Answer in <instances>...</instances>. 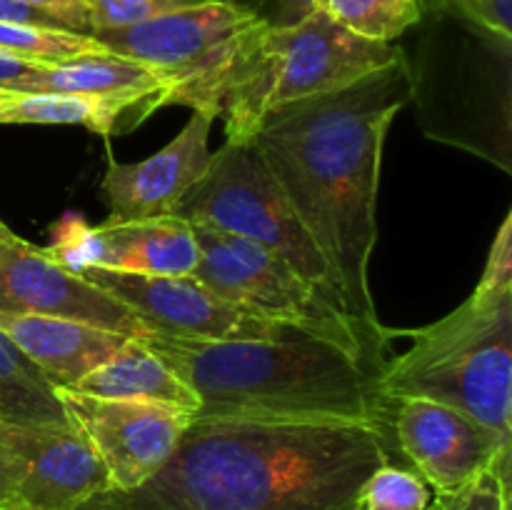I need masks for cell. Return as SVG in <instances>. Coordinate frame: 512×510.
<instances>
[{
  "label": "cell",
  "mask_w": 512,
  "mask_h": 510,
  "mask_svg": "<svg viewBox=\"0 0 512 510\" xmlns=\"http://www.w3.org/2000/svg\"><path fill=\"white\" fill-rule=\"evenodd\" d=\"M400 55L395 43L360 38L315 8L298 23L258 20L240 35L220 78L218 118L225 123V143H253L275 110L348 88Z\"/></svg>",
  "instance_id": "277c9868"
},
{
  "label": "cell",
  "mask_w": 512,
  "mask_h": 510,
  "mask_svg": "<svg viewBox=\"0 0 512 510\" xmlns=\"http://www.w3.org/2000/svg\"><path fill=\"white\" fill-rule=\"evenodd\" d=\"M200 260L198 240L185 220L168 218L128 220L93 225V265L133 275H193Z\"/></svg>",
  "instance_id": "2e32d148"
},
{
  "label": "cell",
  "mask_w": 512,
  "mask_h": 510,
  "mask_svg": "<svg viewBox=\"0 0 512 510\" xmlns=\"http://www.w3.org/2000/svg\"><path fill=\"white\" fill-rule=\"evenodd\" d=\"M13 93H58L165 108L168 80L145 65L100 50L60 65H43Z\"/></svg>",
  "instance_id": "e0dca14e"
},
{
  "label": "cell",
  "mask_w": 512,
  "mask_h": 510,
  "mask_svg": "<svg viewBox=\"0 0 512 510\" xmlns=\"http://www.w3.org/2000/svg\"><path fill=\"white\" fill-rule=\"evenodd\" d=\"M390 433L438 500L458 495L488 468L505 480L512 475V443L450 405L428 398L395 400Z\"/></svg>",
  "instance_id": "9c48e42d"
},
{
  "label": "cell",
  "mask_w": 512,
  "mask_h": 510,
  "mask_svg": "<svg viewBox=\"0 0 512 510\" xmlns=\"http://www.w3.org/2000/svg\"><path fill=\"white\" fill-rule=\"evenodd\" d=\"M148 115L153 113L143 105L120 103V100L0 90V125H83L103 138H110L123 130L138 128Z\"/></svg>",
  "instance_id": "d6986e66"
},
{
  "label": "cell",
  "mask_w": 512,
  "mask_h": 510,
  "mask_svg": "<svg viewBox=\"0 0 512 510\" xmlns=\"http://www.w3.org/2000/svg\"><path fill=\"white\" fill-rule=\"evenodd\" d=\"M0 330L48 375L55 388H73L130 340L123 333L45 315L0 313Z\"/></svg>",
  "instance_id": "9a60e30c"
},
{
  "label": "cell",
  "mask_w": 512,
  "mask_h": 510,
  "mask_svg": "<svg viewBox=\"0 0 512 510\" xmlns=\"http://www.w3.org/2000/svg\"><path fill=\"white\" fill-rule=\"evenodd\" d=\"M200 248L193 278L243 313L343 345L383 365V348L370 343L345 310L318 293L273 250L205 223H190Z\"/></svg>",
  "instance_id": "52a82bcc"
},
{
  "label": "cell",
  "mask_w": 512,
  "mask_h": 510,
  "mask_svg": "<svg viewBox=\"0 0 512 510\" xmlns=\"http://www.w3.org/2000/svg\"><path fill=\"white\" fill-rule=\"evenodd\" d=\"M213 120L193 113L183 130L165 148L140 163H118L108 158L100 200L108 208V223L168 218L180 200L213 163L210 150Z\"/></svg>",
  "instance_id": "5bb4252c"
},
{
  "label": "cell",
  "mask_w": 512,
  "mask_h": 510,
  "mask_svg": "<svg viewBox=\"0 0 512 510\" xmlns=\"http://www.w3.org/2000/svg\"><path fill=\"white\" fill-rule=\"evenodd\" d=\"M0 478L15 510H65L110 490L103 463L73 425L0 423Z\"/></svg>",
  "instance_id": "8fae6325"
},
{
  "label": "cell",
  "mask_w": 512,
  "mask_h": 510,
  "mask_svg": "<svg viewBox=\"0 0 512 510\" xmlns=\"http://www.w3.org/2000/svg\"><path fill=\"white\" fill-rule=\"evenodd\" d=\"M440 510H510V480L488 468L458 495L440 500Z\"/></svg>",
  "instance_id": "484cf974"
},
{
  "label": "cell",
  "mask_w": 512,
  "mask_h": 510,
  "mask_svg": "<svg viewBox=\"0 0 512 510\" xmlns=\"http://www.w3.org/2000/svg\"><path fill=\"white\" fill-rule=\"evenodd\" d=\"M0 50L15 58L30 60L38 65H60L80 55L105 50L93 35L70 33L58 28H40V25L0 23Z\"/></svg>",
  "instance_id": "7402d4cb"
},
{
  "label": "cell",
  "mask_w": 512,
  "mask_h": 510,
  "mask_svg": "<svg viewBox=\"0 0 512 510\" xmlns=\"http://www.w3.org/2000/svg\"><path fill=\"white\" fill-rule=\"evenodd\" d=\"M38 68H43V65L15 58V55L0 50V90H3V93H13V90H18Z\"/></svg>",
  "instance_id": "f546056e"
},
{
  "label": "cell",
  "mask_w": 512,
  "mask_h": 510,
  "mask_svg": "<svg viewBox=\"0 0 512 510\" xmlns=\"http://www.w3.org/2000/svg\"><path fill=\"white\" fill-rule=\"evenodd\" d=\"M435 490L415 473L388 460L358 490L353 510H438Z\"/></svg>",
  "instance_id": "603a6c76"
},
{
  "label": "cell",
  "mask_w": 512,
  "mask_h": 510,
  "mask_svg": "<svg viewBox=\"0 0 512 510\" xmlns=\"http://www.w3.org/2000/svg\"><path fill=\"white\" fill-rule=\"evenodd\" d=\"M0 313L78 320L128 338L150 333L128 305L15 233L0 240Z\"/></svg>",
  "instance_id": "4fadbf2b"
},
{
  "label": "cell",
  "mask_w": 512,
  "mask_h": 510,
  "mask_svg": "<svg viewBox=\"0 0 512 510\" xmlns=\"http://www.w3.org/2000/svg\"><path fill=\"white\" fill-rule=\"evenodd\" d=\"M383 333L413 340L405 353L383 360L378 393L385 403L435 400L512 443V290H473L425 328Z\"/></svg>",
  "instance_id": "5b68a950"
},
{
  "label": "cell",
  "mask_w": 512,
  "mask_h": 510,
  "mask_svg": "<svg viewBox=\"0 0 512 510\" xmlns=\"http://www.w3.org/2000/svg\"><path fill=\"white\" fill-rule=\"evenodd\" d=\"M0 23H18V25H40V28H58L68 30V25L55 15L45 13V10L33 8L20 0H0ZM73 33V30H70Z\"/></svg>",
  "instance_id": "f1b7e54d"
},
{
  "label": "cell",
  "mask_w": 512,
  "mask_h": 510,
  "mask_svg": "<svg viewBox=\"0 0 512 510\" xmlns=\"http://www.w3.org/2000/svg\"><path fill=\"white\" fill-rule=\"evenodd\" d=\"M315 10L360 38L395 43L425 15L423 0H315Z\"/></svg>",
  "instance_id": "44dd1931"
},
{
  "label": "cell",
  "mask_w": 512,
  "mask_h": 510,
  "mask_svg": "<svg viewBox=\"0 0 512 510\" xmlns=\"http://www.w3.org/2000/svg\"><path fill=\"white\" fill-rule=\"evenodd\" d=\"M10 233H13V230H10V228H8V225H5V223H3V220H0V240H5V238H8V235H10Z\"/></svg>",
  "instance_id": "836d02e7"
},
{
  "label": "cell",
  "mask_w": 512,
  "mask_h": 510,
  "mask_svg": "<svg viewBox=\"0 0 512 510\" xmlns=\"http://www.w3.org/2000/svg\"><path fill=\"white\" fill-rule=\"evenodd\" d=\"M408 103L403 55L335 93L275 110L253 145L303 228L333 268L345 310L383 348L370 293L378 243V185L390 123Z\"/></svg>",
  "instance_id": "6da1fadb"
},
{
  "label": "cell",
  "mask_w": 512,
  "mask_h": 510,
  "mask_svg": "<svg viewBox=\"0 0 512 510\" xmlns=\"http://www.w3.org/2000/svg\"><path fill=\"white\" fill-rule=\"evenodd\" d=\"M200 3L205 0H90V35L130 28V25L145 23V20L175 13V10L193 8Z\"/></svg>",
  "instance_id": "cb8c5ba5"
},
{
  "label": "cell",
  "mask_w": 512,
  "mask_h": 510,
  "mask_svg": "<svg viewBox=\"0 0 512 510\" xmlns=\"http://www.w3.org/2000/svg\"><path fill=\"white\" fill-rule=\"evenodd\" d=\"M260 18L235 0H205L145 23L105 30L93 38L108 53L145 65L168 80L165 105H188L193 113L218 118L220 75L240 35Z\"/></svg>",
  "instance_id": "ba28073f"
},
{
  "label": "cell",
  "mask_w": 512,
  "mask_h": 510,
  "mask_svg": "<svg viewBox=\"0 0 512 510\" xmlns=\"http://www.w3.org/2000/svg\"><path fill=\"white\" fill-rule=\"evenodd\" d=\"M73 390L98 398L140 400V403L173 405V408L198 413V395L178 378L173 368L158 353L130 338L108 363L90 370Z\"/></svg>",
  "instance_id": "ac0fdd59"
},
{
  "label": "cell",
  "mask_w": 512,
  "mask_h": 510,
  "mask_svg": "<svg viewBox=\"0 0 512 510\" xmlns=\"http://www.w3.org/2000/svg\"><path fill=\"white\" fill-rule=\"evenodd\" d=\"M173 215L185 223L213 225L273 250L323 298L345 310L333 268L303 228L253 143H223V148L215 150L210 168L185 193Z\"/></svg>",
  "instance_id": "8992f818"
},
{
  "label": "cell",
  "mask_w": 512,
  "mask_h": 510,
  "mask_svg": "<svg viewBox=\"0 0 512 510\" xmlns=\"http://www.w3.org/2000/svg\"><path fill=\"white\" fill-rule=\"evenodd\" d=\"M390 443L358 420L193 418L153 478L103 495L110 510H353Z\"/></svg>",
  "instance_id": "7a4b0ae2"
},
{
  "label": "cell",
  "mask_w": 512,
  "mask_h": 510,
  "mask_svg": "<svg viewBox=\"0 0 512 510\" xmlns=\"http://www.w3.org/2000/svg\"><path fill=\"white\" fill-rule=\"evenodd\" d=\"M438 510H440V508H438Z\"/></svg>",
  "instance_id": "e575fe53"
},
{
  "label": "cell",
  "mask_w": 512,
  "mask_h": 510,
  "mask_svg": "<svg viewBox=\"0 0 512 510\" xmlns=\"http://www.w3.org/2000/svg\"><path fill=\"white\" fill-rule=\"evenodd\" d=\"M0 510H15L13 498H10L8 485H5L3 478H0Z\"/></svg>",
  "instance_id": "d6a6232c"
},
{
  "label": "cell",
  "mask_w": 512,
  "mask_h": 510,
  "mask_svg": "<svg viewBox=\"0 0 512 510\" xmlns=\"http://www.w3.org/2000/svg\"><path fill=\"white\" fill-rule=\"evenodd\" d=\"M0 423L70 428L58 388L0 330Z\"/></svg>",
  "instance_id": "ffe728a7"
},
{
  "label": "cell",
  "mask_w": 512,
  "mask_h": 510,
  "mask_svg": "<svg viewBox=\"0 0 512 510\" xmlns=\"http://www.w3.org/2000/svg\"><path fill=\"white\" fill-rule=\"evenodd\" d=\"M65 510H110V505H108V500H105V495L98 493V495H93V498L83 500V503L73 505V508H65Z\"/></svg>",
  "instance_id": "1f68e13d"
},
{
  "label": "cell",
  "mask_w": 512,
  "mask_h": 510,
  "mask_svg": "<svg viewBox=\"0 0 512 510\" xmlns=\"http://www.w3.org/2000/svg\"><path fill=\"white\" fill-rule=\"evenodd\" d=\"M475 290H512V213L505 215L500 223L483 278Z\"/></svg>",
  "instance_id": "4316f807"
},
{
  "label": "cell",
  "mask_w": 512,
  "mask_h": 510,
  "mask_svg": "<svg viewBox=\"0 0 512 510\" xmlns=\"http://www.w3.org/2000/svg\"><path fill=\"white\" fill-rule=\"evenodd\" d=\"M280 5H283L285 25H288V23H298V20H303L305 15L313 13L315 0H280Z\"/></svg>",
  "instance_id": "4dcf8cb0"
},
{
  "label": "cell",
  "mask_w": 512,
  "mask_h": 510,
  "mask_svg": "<svg viewBox=\"0 0 512 510\" xmlns=\"http://www.w3.org/2000/svg\"><path fill=\"white\" fill-rule=\"evenodd\" d=\"M423 3L425 10H433L435 15H450L488 38L512 43V0H423Z\"/></svg>",
  "instance_id": "d4e9b609"
},
{
  "label": "cell",
  "mask_w": 512,
  "mask_h": 510,
  "mask_svg": "<svg viewBox=\"0 0 512 510\" xmlns=\"http://www.w3.org/2000/svg\"><path fill=\"white\" fill-rule=\"evenodd\" d=\"M78 275L128 305L153 333L195 340H258L298 330L243 313L193 275L158 278L108 268H85Z\"/></svg>",
  "instance_id": "7c38bea8"
},
{
  "label": "cell",
  "mask_w": 512,
  "mask_h": 510,
  "mask_svg": "<svg viewBox=\"0 0 512 510\" xmlns=\"http://www.w3.org/2000/svg\"><path fill=\"white\" fill-rule=\"evenodd\" d=\"M58 398L103 463L110 490H133L153 478L193 423L188 410L173 405L98 398L73 388H58Z\"/></svg>",
  "instance_id": "30bf717a"
},
{
  "label": "cell",
  "mask_w": 512,
  "mask_h": 510,
  "mask_svg": "<svg viewBox=\"0 0 512 510\" xmlns=\"http://www.w3.org/2000/svg\"><path fill=\"white\" fill-rule=\"evenodd\" d=\"M198 395L193 418L358 420L390 428L378 393L383 365L295 330L280 338L195 340L138 335Z\"/></svg>",
  "instance_id": "3957f363"
},
{
  "label": "cell",
  "mask_w": 512,
  "mask_h": 510,
  "mask_svg": "<svg viewBox=\"0 0 512 510\" xmlns=\"http://www.w3.org/2000/svg\"><path fill=\"white\" fill-rule=\"evenodd\" d=\"M33 8L45 10V13L55 15L68 25V30L80 35H90V20H88V5L90 0H20Z\"/></svg>",
  "instance_id": "83f0119b"
}]
</instances>
